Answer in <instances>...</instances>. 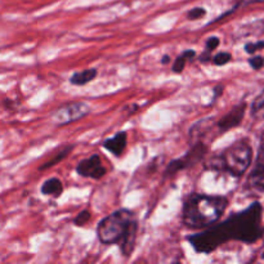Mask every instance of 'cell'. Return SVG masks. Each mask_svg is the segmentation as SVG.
Masks as SVG:
<instances>
[{
	"label": "cell",
	"instance_id": "cell-28",
	"mask_svg": "<svg viewBox=\"0 0 264 264\" xmlns=\"http://www.w3.org/2000/svg\"><path fill=\"white\" fill-rule=\"evenodd\" d=\"M262 258H263V259H264V253H263V255H262Z\"/></svg>",
	"mask_w": 264,
	"mask_h": 264
},
{
	"label": "cell",
	"instance_id": "cell-11",
	"mask_svg": "<svg viewBox=\"0 0 264 264\" xmlns=\"http://www.w3.org/2000/svg\"><path fill=\"white\" fill-rule=\"evenodd\" d=\"M126 144H128V133L126 132H119L111 138L104 139L102 146L106 148L110 153L114 156H121L122 152L125 151Z\"/></svg>",
	"mask_w": 264,
	"mask_h": 264
},
{
	"label": "cell",
	"instance_id": "cell-19",
	"mask_svg": "<svg viewBox=\"0 0 264 264\" xmlns=\"http://www.w3.org/2000/svg\"><path fill=\"white\" fill-rule=\"evenodd\" d=\"M92 218V213L89 212V210H83L81 213H79L76 216H75V219H73V224L77 227H83L85 226L89 220H91Z\"/></svg>",
	"mask_w": 264,
	"mask_h": 264
},
{
	"label": "cell",
	"instance_id": "cell-4",
	"mask_svg": "<svg viewBox=\"0 0 264 264\" xmlns=\"http://www.w3.org/2000/svg\"><path fill=\"white\" fill-rule=\"evenodd\" d=\"M137 219L129 209H119L104 216L97 226V237L103 245H116L128 231L129 226Z\"/></svg>",
	"mask_w": 264,
	"mask_h": 264
},
{
	"label": "cell",
	"instance_id": "cell-3",
	"mask_svg": "<svg viewBox=\"0 0 264 264\" xmlns=\"http://www.w3.org/2000/svg\"><path fill=\"white\" fill-rule=\"evenodd\" d=\"M253 160V148L246 139H240L227 147L222 153L206 161V169L226 171L232 177H241L250 168Z\"/></svg>",
	"mask_w": 264,
	"mask_h": 264
},
{
	"label": "cell",
	"instance_id": "cell-1",
	"mask_svg": "<svg viewBox=\"0 0 264 264\" xmlns=\"http://www.w3.org/2000/svg\"><path fill=\"white\" fill-rule=\"evenodd\" d=\"M263 206L254 202L245 210L236 213L218 223L187 237L193 250L200 254H210L228 241H241L254 243L263 237L264 227L262 226Z\"/></svg>",
	"mask_w": 264,
	"mask_h": 264
},
{
	"label": "cell",
	"instance_id": "cell-23",
	"mask_svg": "<svg viewBox=\"0 0 264 264\" xmlns=\"http://www.w3.org/2000/svg\"><path fill=\"white\" fill-rule=\"evenodd\" d=\"M249 65H250V66L253 67L254 70L263 69L264 67V57H262V56L251 57V58L249 59Z\"/></svg>",
	"mask_w": 264,
	"mask_h": 264
},
{
	"label": "cell",
	"instance_id": "cell-17",
	"mask_svg": "<svg viewBox=\"0 0 264 264\" xmlns=\"http://www.w3.org/2000/svg\"><path fill=\"white\" fill-rule=\"evenodd\" d=\"M250 110L254 119H264V91L254 99Z\"/></svg>",
	"mask_w": 264,
	"mask_h": 264
},
{
	"label": "cell",
	"instance_id": "cell-2",
	"mask_svg": "<svg viewBox=\"0 0 264 264\" xmlns=\"http://www.w3.org/2000/svg\"><path fill=\"white\" fill-rule=\"evenodd\" d=\"M228 200L224 196L193 193L182 209V223L190 230H205L218 222L226 212Z\"/></svg>",
	"mask_w": 264,
	"mask_h": 264
},
{
	"label": "cell",
	"instance_id": "cell-21",
	"mask_svg": "<svg viewBox=\"0 0 264 264\" xmlns=\"http://www.w3.org/2000/svg\"><path fill=\"white\" fill-rule=\"evenodd\" d=\"M264 49V42L263 40H259V42L255 43H247L246 46H245V52L249 53V54H254L258 50H262Z\"/></svg>",
	"mask_w": 264,
	"mask_h": 264
},
{
	"label": "cell",
	"instance_id": "cell-14",
	"mask_svg": "<svg viewBox=\"0 0 264 264\" xmlns=\"http://www.w3.org/2000/svg\"><path fill=\"white\" fill-rule=\"evenodd\" d=\"M196 57V52L195 50H192V49H187V50H183V52L179 54V56L175 58V61L173 62V71L174 73H181L183 72L184 67L187 65L188 62H191L193 61Z\"/></svg>",
	"mask_w": 264,
	"mask_h": 264
},
{
	"label": "cell",
	"instance_id": "cell-22",
	"mask_svg": "<svg viewBox=\"0 0 264 264\" xmlns=\"http://www.w3.org/2000/svg\"><path fill=\"white\" fill-rule=\"evenodd\" d=\"M219 44H220V40H219L218 36H210V38H208V40L205 42L206 52L212 53L213 50H216L218 48Z\"/></svg>",
	"mask_w": 264,
	"mask_h": 264
},
{
	"label": "cell",
	"instance_id": "cell-24",
	"mask_svg": "<svg viewBox=\"0 0 264 264\" xmlns=\"http://www.w3.org/2000/svg\"><path fill=\"white\" fill-rule=\"evenodd\" d=\"M255 3H264V0H237L236 8L243 7V5H249V4H255Z\"/></svg>",
	"mask_w": 264,
	"mask_h": 264
},
{
	"label": "cell",
	"instance_id": "cell-10",
	"mask_svg": "<svg viewBox=\"0 0 264 264\" xmlns=\"http://www.w3.org/2000/svg\"><path fill=\"white\" fill-rule=\"evenodd\" d=\"M137 237H138V219H136L134 222L129 226L128 231L125 235L122 236L120 242L118 243L121 251V255L125 258H129L133 254L134 249H136Z\"/></svg>",
	"mask_w": 264,
	"mask_h": 264
},
{
	"label": "cell",
	"instance_id": "cell-25",
	"mask_svg": "<svg viewBox=\"0 0 264 264\" xmlns=\"http://www.w3.org/2000/svg\"><path fill=\"white\" fill-rule=\"evenodd\" d=\"M223 89H224V88L222 87V85H216V88H214V98H213V102H216V99H218L219 97H220V96H222V93H223Z\"/></svg>",
	"mask_w": 264,
	"mask_h": 264
},
{
	"label": "cell",
	"instance_id": "cell-18",
	"mask_svg": "<svg viewBox=\"0 0 264 264\" xmlns=\"http://www.w3.org/2000/svg\"><path fill=\"white\" fill-rule=\"evenodd\" d=\"M231 59H232V56H231V53L228 52H220L218 53V54H216L214 57H212L213 63H214L216 66H224V65L230 62Z\"/></svg>",
	"mask_w": 264,
	"mask_h": 264
},
{
	"label": "cell",
	"instance_id": "cell-12",
	"mask_svg": "<svg viewBox=\"0 0 264 264\" xmlns=\"http://www.w3.org/2000/svg\"><path fill=\"white\" fill-rule=\"evenodd\" d=\"M40 191L44 196H53V197H59L63 192V183L59 178H49L42 184Z\"/></svg>",
	"mask_w": 264,
	"mask_h": 264
},
{
	"label": "cell",
	"instance_id": "cell-6",
	"mask_svg": "<svg viewBox=\"0 0 264 264\" xmlns=\"http://www.w3.org/2000/svg\"><path fill=\"white\" fill-rule=\"evenodd\" d=\"M91 111L92 108L85 102H70L56 108V111L52 112L50 121L56 126L69 125L71 122H75L88 116Z\"/></svg>",
	"mask_w": 264,
	"mask_h": 264
},
{
	"label": "cell",
	"instance_id": "cell-15",
	"mask_svg": "<svg viewBox=\"0 0 264 264\" xmlns=\"http://www.w3.org/2000/svg\"><path fill=\"white\" fill-rule=\"evenodd\" d=\"M73 146H66L63 147L62 149H59L58 152L54 155V156L52 157V159H49L48 161H47L44 165H42V167L39 168L40 170H44V169H49V168L54 167V165H57V164H59L62 160H65L67 156H69L70 153H71V151H72Z\"/></svg>",
	"mask_w": 264,
	"mask_h": 264
},
{
	"label": "cell",
	"instance_id": "cell-5",
	"mask_svg": "<svg viewBox=\"0 0 264 264\" xmlns=\"http://www.w3.org/2000/svg\"><path fill=\"white\" fill-rule=\"evenodd\" d=\"M206 152H208V146L202 141H197L195 144H192L191 148L188 149L183 156L178 157L168 164V167L164 170V178L165 179L171 178L179 171L195 167L196 164L204 160Z\"/></svg>",
	"mask_w": 264,
	"mask_h": 264
},
{
	"label": "cell",
	"instance_id": "cell-26",
	"mask_svg": "<svg viewBox=\"0 0 264 264\" xmlns=\"http://www.w3.org/2000/svg\"><path fill=\"white\" fill-rule=\"evenodd\" d=\"M212 58V57H210V53H205V54H202V56H200V61H201V62H208L209 59Z\"/></svg>",
	"mask_w": 264,
	"mask_h": 264
},
{
	"label": "cell",
	"instance_id": "cell-27",
	"mask_svg": "<svg viewBox=\"0 0 264 264\" xmlns=\"http://www.w3.org/2000/svg\"><path fill=\"white\" fill-rule=\"evenodd\" d=\"M170 61H171L170 56H168V54H165V56L161 58V63H163V65H168V63L170 62Z\"/></svg>",
	"mask_w": 264,
	"mask_h": 264
},
{
	"label": "cell",
	"instance_id": "cell-20",
	"mask_svg": "<svg viewBox=\"0 0 264 264\" xmlns=\"http://www.w3.org/2000/svg\"><path fill=\"white\" fill-rule=\"evenodd\" d=\"M206 16V9L202 7H196L191 11H188L187 13V20L190 21H197V20H201Z\"/></svg>",
	"mask_w": 264,
	"mask_h": 264
},
{
	"label": "cell",
	"instance_id": "cell-13",
	"mask_svg": "<svg viewBox=\"0 0 264 264\" xmlns=\"http://www.w3.org/2000/svg\"><path fill=\"white\" fill-rule=\"evenodd\" d=\"M98 75L97 69H87L83 70V71H79V72H75L72 76L70 77V83L72 85H76V87H83V85H87L88 83L93 81Z\"/></svg>",
	"mask_w": 264,
	"mask_h": 264
},
{
	"label": "cell",
	"instance_id": "cell-9",
	"mask_svg": "<svg viewBox=\"0 0 264 264\" xmlns=\"http://www.w3.org/2000/svg\"><path fill=\"white\" fill-rule=\"evenodd\" d=\"M245 112H246V103L245 102H241L237 106H235L230 112H227L226 115L222 116L218 120L216 128L219 129V132L226 133L231 129L240 125L243 120V116H245Z\"/></svg>",
	"mask_w": 264,
	"mask_h": 264
},
{
	"label": "cell",
	"instance_id": "cell-8",
	"mask_svg": "<svg viewBox=\"0 0 264 264\" xmlns=\"http://www.w3.org/2000/svg\"><path fill=\"white\" fill-rule=\"evenodd\" d=\"M247 186L255 192H264V133L261 139L255 165L247 178Z\"/></svg>",
	"mask_w": 264,
	"mask_h": 264
},
{
	"label": "cell",
	"instance_id": "cell-16",
	"mask_svg": "<svg viewBox=\"0 0 264 264\" xmlns=\"http://www.w3.org/2000/svg\"><path fill=\"white\" fill-rule=\"evenodd\" d=\"M209 132V119H202L197 121L195 125L190 129V138L191 139H201L202 136H205V133Z\"/></svg>",
	"mask_w": 264,
	"mask_h": 264
},
{
	"label": "cell",
	"instance_id": "cell-7",
	"mask_svg": "<svg viewBox=\"0 0 264 264\" xmlns=\"http://www.w3.org/2000/svg\"><path fill=\"white\" fill-rule=\"evenodd\" d=\"M76 173L83 178H92V179L98 181V179H101L107 174V170L102 165L101 156L94 153V155L84 159V160H81L80 163L77 164Z\"/></svg>",
	"mask_w": 264,
	"mask_h": 264
}]
</instances>
